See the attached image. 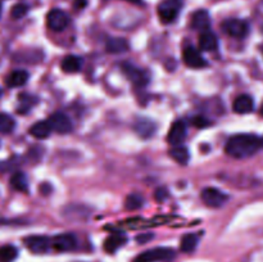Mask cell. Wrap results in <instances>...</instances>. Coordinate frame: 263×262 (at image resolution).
Returning a JSON list of instances; mask_svg holds the SVG:
<instances>
[{
	"label": "cell",
	"instance_id": "obj_29",
	"mask_svg": "<svg viewBox=\"0 0 263 262\" xmlns=\"http://www.w3.org/2000/svg\"><path fill=\"white\" fill-rule=\"evenodd\" d=\"M193 125L198 128H203V127H207V126H210L211 121L207 120L205 117H203V116H197V117L193 118Z\"/></svg>",
	"mask_w": 263,
	"mask_h": 262
},
{
	"label": "cell",
	"instance_id": "obj_1",
	"mask_svg": "<svg viewBox=\"0 0 263 262\" xmlns=\"http://www.w3.org/2000/svg\"><path fill=\"white\" fill-rule=\"evenodd\" d=\"M263 145V140L253 134H238L229 139L225 146L226 153L234 158L243 159L252 157Z\"/></svg>",
	"mask_w": 263,
	"mask_h": 262
},
{
	"label": "cell",
	"instance_id": "obj_15",
	"mask_svg": "<svg viewBox=\"0 0 263 262\" xmlns=\"http://www.w3.org/2000/svg\"><path fill=\"white\" fill-rule=\"evenodd\" d=\"M127 238H126L125 234L122 233H116L113 235H109L104 241V249L108 253H115L117 249H120L121 247L125 246Z\"/></svg>",
	"mask_w": 263,
	"mask_h": 262
},
{
	"label": "cell",
	"instance_id": "obj_10",
	"mask_svg": "<svg viewBox=\"0 0 263 262\" xmlns=\"http://www.w3.org/2000/svg\"><path fill=\"white\" fill-rule=\"evenodd\" d=\"M122 69L123 72H125L126 76H127L134 84L138 85V86H145L149 82V74L146 73L144 69L138 68V67L133 66V64L130 63H123Z\"/></svg>",
	"mask_w": 263,
	"mask_h": 262
},
{
	"label": "cell",
	"instance_id": "obj_2",
	"mask_svg": "<svg viewBox=\"0 0 263 262\" xmlns=\"http://www.w3.org/2000/svg\"><path fill=\"white\" fill-rule=\"evenodd\" d=\"M175 257V251L167 247H157L138 254L133 262H167Z\"/></svg>",
	"mask_w": 263,
	"mask_h": 262
},
{
	"label": "cell",
	"instance_id": "obj_8",
	"mask_svg": "<svg viewBox=\"0 0 263 262\" xmlns=\"http://www.w3.org/2000/svg\"><path fill=\"white\" fill-rule=\"evenodd\" d=\"M49 125H50L51 130L57 131L58 134H68L71 133L73 126H72V121L69 120L68 116H66L62 112L53 113L48 120Z\"/></svg>",
	"mask_w": 263,
	"mask_h": 262
},
{
	"label": "cell",
	"instance_id": "obj_20",
	"mask_svg": "<svg viewBox=\"0 0 263 262\" xmlns=\"http://www.w3.org/2000/svg\"><path fill=\"white\" fill-rule=\"evenodd\" d=\"M28 73L23 69H17L13 71L9 76L7 77V85L9 87H21L27 82Z\"/></svg>",
	"mask_w": 263,
	"mask_h": 262
},
{
	"label": "cell",
	"instance_id": "obj_33",
	"mask_svg": "<svg viewBox=\"0 0 263 262\" xmlns=\"http://www.w3.org/2000/svg\"><path fill=\"white\" fill-rule=\"evenodd\" d=\"M126 2L134 3V4H141V3H143V0H126Z\"/></svg>",
	"mask_w": 263,
	"mask_h": 262
},
{
	"label": "cell",
	"instance_id": "obj_13",
	"mask_svg": "<svg viewBox=\"0 0 263 262\" xmlns=\"http://www.w3.org/2000/svg\"><path fill=\"white\" fill-rule=\"evenodd\" d=\"M234 112L239 113V115H247V113H251L254 109V100L251 95L243 94L239 95L235 100H234L233 104Z\"/></svg>",
	"mask_w": 263,
	"mask_h": 262
},
{
	"label": "cell",
	"instance_id": "obj_11",
	"mask_svg": "<svg viewBox=\"0 0 263 262\" xmlns=\"http://www.w3.org/2000/svg\"><path fill=\"white\" fill-rule=\"evenodd\" d=\"M182 58H184L185 64L187 67H192V68H203V67L207 66V61L204 59V57L193 46H186L184 49Z\"/></svg>",
	"mask_w": 263,
	"mask_h": 262
},
{
	"label": "cell",
	"instance_id": "obj_14",
	"mask_svg": "<svg viewBox=\"0 0 263 262\" xmlns=\"http://www.w3.org/2000/svg\"><path fill=\"white\" fill-rule=\"evenodd\" d=\"M192 26L194 30L208 31V28L211 26L210 13L204 9L197 10L192 17Z\"/></svg>",
	"mask_w": 263,
	"mask_h": 262
},
{
	"label": "cell",
	"instance_id": "obj_37",
	"mask_svg": "<svg viewBox=\"0 0 263 262\" xmlns=\"http://www.w3.org/2000/svg\"><path fill=\"white\" fill-rule=\"evenodd\" d=\"M262 49H263V48H262Z\"/></svg>",
	"mask_w": 263,
	"mask_h": 262
},
{
	"label": "cell",
	"instance_id": "obj_30",
	"mask_svg": "<svg viewBox=\"0 0 263 262\" xmlns=\"http://www.w3.org/2000/svg\"><path fill=\"white\" fill-rule=\"evenodd\" d=\"M168 197V190L166 189V188H158V189L156 190V199L157 200H164L166 198Z\"/></svg>",
	"mask_w": 263,
	"mask_h": 262
},
{
	"label": "cell",
	"instance_id": "obj_18",
	"mask_svg": "<svg viewBox=\"0 0 263 262\" xmlns=\"http://www.w3.org/2000/svg\"><path fill=\"white\" fill-rule=\"evenodd\" d=\"M61 67L66 73H76L81 69L82 59L79 55H67L62 61Z\"/></svg>",
	"mask_w": 263,
	"mask_h": 262
},
{
	"label": "cell",
	"instance_id": "obj_21",
	"mask_svg": "<svg viewBox=\"0 0 263 262\" xmlns=\"http://www.w3.org/2000/svg\"><path fill=\"white\" fill-rule=\"evenodd\" d=\"M107 51L112 54H120L125 53V51L128 50V43L125 40V39L121 38H113L109 39L107 41Z\"/></svg>",
	"mask_w": 263,
	"mask_h": 262
},
{
	"label": "cell",
	"instance_id": "obj_12",
	"mask_svg": "<svg viewBox=\"0 0 263 262\" xmlns=\"http://www.w3.org/2000/svg\"><path fill=\"white\" fill-rule=\"evenodd\" d=\"M186 138V125L182 121H176L171 126L167 135V140L172 145H180Z\"/></svg>",
	"mask_w": 263,
	"mask_h": 262
},
{
	"label": "cell",
	"instance_id": "obj_36",
	"mask_svg": "<svg viewBox=\"0 0 263 262\" xmlns=\"http://www.w3.org/2000/svg\"><path fill=\"white\" fill-rule=\"evenodd\" d=\"M2 95H3V92H2V89H0V98H2Z\"/></svg>",
	"mask_w": 263,
	"mask_h": 262
},
{
	"label": "cell",
	"instance_id": "obj_24",
	"mask_svg": "<svg viewBox=\"0 0 263 262\" xmlns=\"http://www.w3.org/2000/svg\"><path fill=\"white\" fill-rule=\"evenodd\" d=\"M198 241H199L198 235L192 233L186 234V235L181 239V246H180V248H181V251L184 252V253H192V252L195 251V248H197Z\"/></svg>",
	"mask_w": 263,
	"mask_h": 262
},
{
	"label": "cell",
	"instance_id": "obj_31",
	"mask_svg": "<svg viewBox=\"0 0 263 262\" xmlns=\"http://www.w3.org/2000/svg\"><path fill=\"white\" fill-rule=\"evenodd\" d=\"M153 238H154V235H153V234H152V233L140 234V235L136 236V241H138V243L144 244V243H146V241L152 240V239H153Z\"/></svg>",
	"mask_w": 263,
	"mask_h": 262
},
{
	"label": "cell",
	"instance_id": "obj_27",
	"mask_svg": "<svg viewBox=\"0 0 263 262\" xmlns=\"http://www.w3.org/2000/svg\"><path fill=\"white\" fill-rule=\"evenodd\" d=\"M15 122L9 115L5 113H0V133L2 134H9L14 130Z\"/></svg>",
	"mask_w": 263,
	"mask_h": 262
},
{
	"label": "cell",
	"instance_id": "obj_7",
	"mask_svg": "<svg viewBox=\"0 0 263 262\" xmlns=\"http://www.w3.org/2000/svg\"><path fill=\"white\" fill-rule=\"evenodd\" d=\"M69 18L66 12L61 9H51L46 15V25L51 31H63L68 26Z\"/></svg>",
	"mask_w": 263,
	"mask_h": 262
},
{
	"label": "cell",
	"instance_id": "obj_23",
	"mask_svg": "<svg viewBox=\"0 0 263 262\" xmlns=\"http://www.w3.org/2000/svg\"><path fill=\"white\" fill-rule=\"evenodd\" d=\"M170 156L180 164H186L190 158L189 151H187V148H185L182 145H176L175 148H172L170 151Z\"/></svg>",
	"mask_w": 263,
	"mask_h": 262
},
{
	"label": "cell",
	"instance_id": "obj_22",
	"mask_svg": "<svg viewBox=\"0 0 263 262\" xmlns=\"http://www.w3.org/2000/svg\"><path fill=\"white\" fill-rule=\"evenodd\" d=\"M10 185L13 186V189L18 190V192H27L28 190V181L27 177L23 172H14L10 177Z\"/></svg>",
	"mask_w": 263,
	"mask_h": 262
},
{
	"label": "cell",
	"instance_id": "obj_6",
	"mask_svg": "<svg viewBox=\"0 0 263 262\" xmlns=\"http://www.w3.org/2000/svg\"><path fill=\"white\" fill-rule=\"evenodd\" d=\"M202 199L208 207L218 208L225 204L226 200L229 199V195L216 188H205L202 192Z\"/></svg>",
	"mask_w": 263,
	"mask_h": 262
},
{
	"label": "cell",
	"instance_id": "obj_19",
	"mask_svg": "<svg viewBox=\"0 0 263 262\" xmlns=\"http://www.w3.org/2000/svg\"><path fill=\"white\" fill-rule=\"evenodd\" d=\"M51 131L53 130L48 121H40L31 126L30 135H32L35 139H46L48 136H50Z\"/></svg>",
	"mask_w": 263,
	"mask_h": 262
},
{
	"label": "cell",
	"instance_id": "obj_32",
	"mask_svg": "<svg viewBox=\"0 0 263 262\" xmlns=\"http://www.w3.org/2000/svg\"><path fill=\"white\" fill-rule=\"evenodd\" d=\"M86 0H74V9H82L86 7Z\"/></svg>",
	"mask_w": 263,
	"mask_h": 262
},
{
	"label": "cell",
	"instance_id": "obj_25",
	"mask_svg": "<svg viewBox=\"0 0 263 262\" xmlns=\"http://www.w3.org/2000/svg\"><path fill=\"white\" fill-rule=\"evenodd\" d=\"M18 256V249L14 246H4L0 248V262H13Z\"/></svg>",
	"mask_w": 263,
	"mask_h": 262
},
{
	"label": "cell",
	"instance_id": "obj_9",
	"mask_svg": "<svg viewBox=\"0 0 263 262\" xmlns=\"http://www.w3.org/2000/svg\"><path fill=\"white\" fill-rule=\"evenodd\" d=\"M77 247V239L73 234H59L51 239V248L57 252L73 251Z\"/></svg>",
	"mask_w": 263,
	"mask_h": 262
},
{
	"label": "cell",
	"instance_id": "obj_4",
	"mask_svg": "<svg viewBox=\"0 0 263 262\" xmlns=\"http://www.w3.org/2000/svg\"><path fill=\"white\" fill-rule=\"evenodd\" d=\"M223 32L229 36L235 39H244L249 32V25L243 20L238 18H230V20L223 21L222 23Z\"/></svg>",
	"mask_w": 263,
	"mask_h": 262
},
{
	"label": "cell",
	"instance_id": "obj_28",
	"mask_svg": "<svg viewBox=\"0 0 263 262\" xmlns=\"http://www.w3.org/2000/svg\"><path fill=\"white\" fill-rule=\"evenodd\" d=\"M27 10H28V7L26 4H17L12 8L10 15H12V18H14V20H20V18L25 17Z\"/></svg>",
	"mask_w": 263,
	"mask_h": 262
},
{
	"label": "cell",
	"instance_id": "obj_5",
	"mask_svg": "<svg viewBox=\"0 0 263 262\" xmlns=\"http://www.w3.org/2000/svg\"><path fill=\"white\" fill-rule=\"evenodd\" d=\"M23 243L32 253L36 254L48 253L51 248V239L44 235L28 236V238H25Z\"/></svg>",
	"mask_w": 263,
	"mask_h": 262
},
{
	"label": "cell",
	"instance_id": "obj_35",
	"mask_svg": "<svg viewBox=\"0 0 263 262\" xmlns=\"http://www.w3.org/2000/svg\"><path fill=\"white\" fill-rule=\"evenodd\" d=\"M261 115L263 116V105H262V108H261Z\"/></svg>",
	"mask_w": 263,
	"mask_h": 262
},
{
	"label": "cell",
	"instance_id": "obj_26",
	"mask_svg": "<svg viewBox=\"0 0 263 262\" xmlns=\"http://www.w3.org/2000/svg\"><path fill=\"white\" fill-rule=\"evenodd\" d=\"M144 204V198L141 197L140 194H130L127 198H126V202H125V207L127 208L128 211H135L139 210L140 207H143Z\"/></svg>",
	"mask_w": 263,
	"mask_h": 262
},
{
	"label": "cell",
	"instance_id": "obj_17",
	"mask_svg": "<svg viewBox=\"0 0 263 262\" xmlns=\"http://www.w3.org/2000/svg\"><path fill=\"white\" fill-rule=\"evenodd\" d=\"M135 130L141 138L146 139L154 135L156 125H154L153 121L148 120V118H140V120H138V122L135 123Z\"/></svg>",
	"mask_w": 263,
	"mask_h": 262
},
{
	"label": "cell",
	"instance_id": "obj_3",
	"mask_svg": "<svg viewBox=\"0 0 263 262\" xmlns=\"http://www.w3.org/2000/svg\"><path fill=\"white\" fill-rule=\"evenodd\" d=\"M182 8V0H163L158 5V17L163 23H171L179 15Z\"/></svg>",
	"mask_w": 263,
	"mask_h": 262
},
{
	"label": "cell",
	"instance_id": "obj_16",
	"mask_svg": "<svg viewBox=\"0 0 263 262\" xmlns=\"http://www.w3.org/2000/svg\"><path fill=\"white\" fill-rule=\"evenodd\" d=\"M199 48L204 51H215L218 48V39L213 32L203 31L199 38Z\"/></svg>",
	"mask_w": 263,
	"mask_h": 262
},
{
	"label": "cell",
	"instance_id": "obj_34",
	"mask_svg": "<svg viewBox=\"0 0 263 262\" xmlns=\"http://www.w3.org/2000/svg\"><path fill=\"white\" fill-rule=\"evenodd\" d=\"M2 10H3V7H2V4H0V15H2Z\"/></svg>",
	"mask_w": 263,
	"mask_h": 262
}]
</instances>
